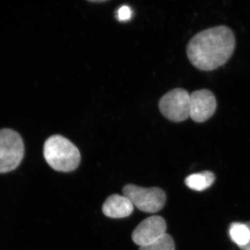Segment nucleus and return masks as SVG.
<instances>
[{"instance_id":"7","label":"nucleus","mask_w":250,"mask_h":250,"mask_svg":"<svg viewBox=\"0 0 250 250\" xmlns=\"http://www.w3.org/2000/svg\"><path fill=\"white\" fill-rule=\"evenodd\" d=\"M166 220L159 215H153L143 220L132 233L133 241L137 246H147L157 241L166 233Z\"/></svg>"},{"instance_id":"9","label":"nucleus","mask_w":250,"mask_h":250,"mask_svg":"<svg viewBox=\"0 0 250 250\" xmlns=\"http://www.w3.org/2000/svg\"><path fill=\"white\" fill-rule=\"evenodd\" d=\"M215 176L210 171H204L189 175L185 179V184L189 188L196 191H202L211 187L214 183Z\"/></svg>"},{"instance_id":"12","label":"nucleus","mask_w":250,"mask_h":250,"mask_svg":"<svg viewBox=\"0 0 250 250\" xmlns=\"http://www.w3.org/2000/svg\"><path fill=\"white\" fill-rule=\"evenodd\" d=\"M131 14L132 13H131V10L129 6H123L118 10L117 17H118V21L123 22V21H129L131 17Z\"/></svg>"},{"instance_id":"2","label":"nucleus","mask_w":250,"mask_h":250,"mask_svg":"<svg viewBox=\"0 0 250 250\" xmlns=\"http://www.w3.org/2000/svg\"><path fill=\"white\" fill-rule=\"evenodd\" d=\"M43 154L48 165L59 172L76 170L81 161L78 148L61 135H53L47 139L44 144Z\"/></svg>"},{"instance_id":"8","label":"nucleus","mask_w":250,"mask_h":250,"mask_svg":"<svg viewBox=\"0 0 250 250\" xmlns=\"http://www.w3.org/2000/svg\"><path fill=\"white\" fill-rule=\"evenodd\" d=\"M134 205L124 195H111L103 206L104 214L108 218H123L129 216L134 211Z\"/></svg>"},{"instance_id":"3","label":"nucleus","mask_w":250,"mask_h":250,"mask_svg":"<svg viewBox=\"0 0 250 250\" xmlns=\"http://www.w3.org/2000/svg\"><path fill=\"white\" fill-rule=\"evenodd\" d=\"M24 155V142L21 135L13 129H0V174L16 170Z\"/></svg>"},{"instance_id":"10","label":"nucleus","mask_w":250,"mask_h":250,"mask_svg":"<svg viewBox=\"0 0 250 250\" xmlns=\"http://www.w3.org/2000/svg\"><path fill=\"white\" fill-rule=\"evenodd\" d=\"M229 236L238 247L246 246L250 241V230L246 223H233L229 228Z\"/></svg>"},{"instance_id":"4","label":"nucleus","mask_w":250,"mask_h":250,"mask_svg":"<svg viewBox=\"0 0 250 250\" xmlns=\"http://www.w3.org/2000/svg\"><path fill=\"white\" fill-rule=\"evenodd\" d=\"M123 192L134 207L146 213H156L165 206L166 193L159 188H143L128 184L123 188Z\"/></svg>"},{"instance_id":"11","label":"nucleus","mask_w":250,"mask_h":250,"mask_svg":"<svg viewBox=\"0 0 250 250\" xmlns=\"http://www.w3.org/2000/svg\"><path fill=\"white\" fill-rule=\"evenodd\" d=\"M139 250H175L173 238L166 233L164 236L151 244L140 247Z\"/></svg>"},{"instance_id":"6","label":"nucleus","mask_w":250,"mask_h":250,"mask_svg":"<svg viewBox=\"0 0 250 250\" xmlns=\"http://www.w3.org/2000/svg\"><path fill=\"white\" fill-rule=\"evenodd\" d=\"M217 100L208 89L195 90L190 94V118L197 123L208 121L215 114Z\"/></svg>"},{"instance_id":"14","label":"nucleus","mask_w":250,"mask_h":250,"mask_svg":"<svg viewBox=\"0 0 250 250\" xmlns=\"http://www.w3.org/2000/svg\"><path fill=\"white\" fill-rule=\"evenodd\" d=\"M93 2H104L105 1H91Z\"/></svg>"},{"instance_id":"1","label":"nucleus","mask_w":250,"mask_h":250,"mask_svg":"<svg viewBox=\"0 0 250 250\" xmlns=\"http://www.w3.org/2000/svg\"><path fill=\"white\" fill-rule=\"evenodd\" d=\"M236 47L233 31L220 25L197 33L187 47L188 58L202 71H212L226 64Z\"/></svg>"},{"instance_id":"13","label":"nucleus","mask_w":250,"mask_h":250,"mask_svg":"<svg viewBox=\"0 0 250 250\" xmlns=\"http://www.w3.org/2000/svg\"><path fill=\"white\" fill-rule=\"evenodd\" d=\"M247 225H248V228H249L250 230V221L247 222L246 223ZM241 250H250V241L246 245V246L240 247Z\"/></svg>"},{"instance_id":"5","label":"nucleus","mask_w":250,"mask_h":250,"mask_svg":"<svg viewBox=\"0 0 250 250\" xmlns=\"http://www.w3.org/2000/svg\"><path fill=\"white\" fill-rule=\"evenodd\" d=\"M159 108L163 116L174 123L190 118V94L183 88H175L159 100Z\"/></svg>"}]
</instances>
